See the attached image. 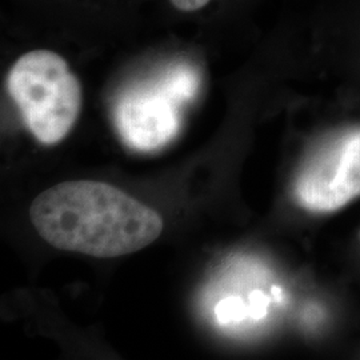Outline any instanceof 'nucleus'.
Segmentation results:
<instances>
[{"instance_id": "nucleus-8", "label": "nucleus", "mask_w": 360, "mask_h": 360, "mask_svg": "<svg viewBox=\"0 0 360 360\" xmlns=\"http://www.w3.org/2000/svg\"><path fill=\"white\" fill-rule=\"evenodd\" d=\"M171 1L181 11H196L205 7L210 0H171Z\"/></svg>"}, {"instance_id": "nucleus-9", "label": "nucleus", "mask_w": 360, "mask_h": 360, "mask_svg": "<svg viewBox=\"0 0 360 360\" xmlns=\"http://www.w3.org/2000/svg\"><path fill=\"white\" fill-rule=\"evenodd\" d=\"M271 296L274 297L275 302L281 303V302H283L284 291L279 285H272V287H271Z\"/></svg>"}, {"instance_id": "nucleus-1", "label": "nucleus", "mask_w": 360, "mask_h": 360, "mask_svg": "<svg viewBox=\"0 0 360 360\" xmlns=\"http://www.w3.org/2000/svg\"><path fill=\"white\" fill-rule=\"evenodd\" d=\"M28 215L55 248L95 257L136 252L163 231V220L153 208L94 180L65 181L39 193Z\"/></svg>"}, {"instance_id": "nucleus-4", "label": "nucleus", "mask_w": 360, "mask_h": 360, "mask_svg": "<svg viewBox=\"0 0 360 360\" xmlns=\"http://www.w3.org/2000/svg\"><path fill=\"white\" fill-rule=\"evenodd\" d=\"M179 104L159 83L127 91L114 111L117 134L132 150H159L179 131Z\"/></svg>"}, {"instance_id": "nucleus-6", "label": "nucleus", "mask_w": 360, "mask_h": 360, "mask_svg": "<svg viewBox=\"0 0 360 360\" xmlns=\"http://www.w3.org/2000/svg\"><path fill=\"white\" fill-rule=\"evenodd\" d=\"M214 314L220 326L239 324L250 318V306L240 296H226L215 306Z\"/></svg>"}, {"instance_id": "nucleus-2", "label": "nucleus", "mask_w": 360, "mask_h": 360, "mask_svg": "<svg viewBox=\"0 0 360 360\" xmlns=\"http://www.w3.org/2000/svg\"><path fill=\"white\" fill-rule=\"evenodd\" d=\"M7 90L27 129L43 144L60 142L80 114V83L55 52L38 50L20 56L7 77Z\"/></svg>"}, {"instance_id": "nucleus-5", "label": "nucleus", "mask_w": 360, "mask_h": 360, "mask_svg": "<svg viewBox=\"0 0 360 360\" xmlns=\"http://www.w3.org/2000/svg\"><path fill=\"white\" fill-rule=\"evenodd\" d=\"M178 103L193 99L199 89V77L188 65H175L158 82Z\"/></svg>"}, {"instance_id": "nucleus-3", "label": "nucleus", "mask_w": 360, "mask_h": 360, "mask_svg": "<svg viewBox=\"0 0 360 360\" xmlns=\"http://www.w3.org/2000/svg\"><path fill=\"white\" fill-rule=\"evenodd\" d=\"M294 195L312 212H334L360 196V129L335 136L311 155L296 176Z\"/></svg>"}, {"instance_id": "nucleus-7", "label": "nucleus", "mask_w": 360, "mask_h": 360, "mask_svg": "<svg viewBox=\"0 0 360 360\" xmlns=\"http://www.w3.org/2000/svg\"><path fill=\"white\" fill-rule=\"evenodd\" d=\"M270 296L266 295L260 290H254L248 295V306H250V318L254 321H262L269 311L270 306Z\"/></svg>"}]
</instances>
